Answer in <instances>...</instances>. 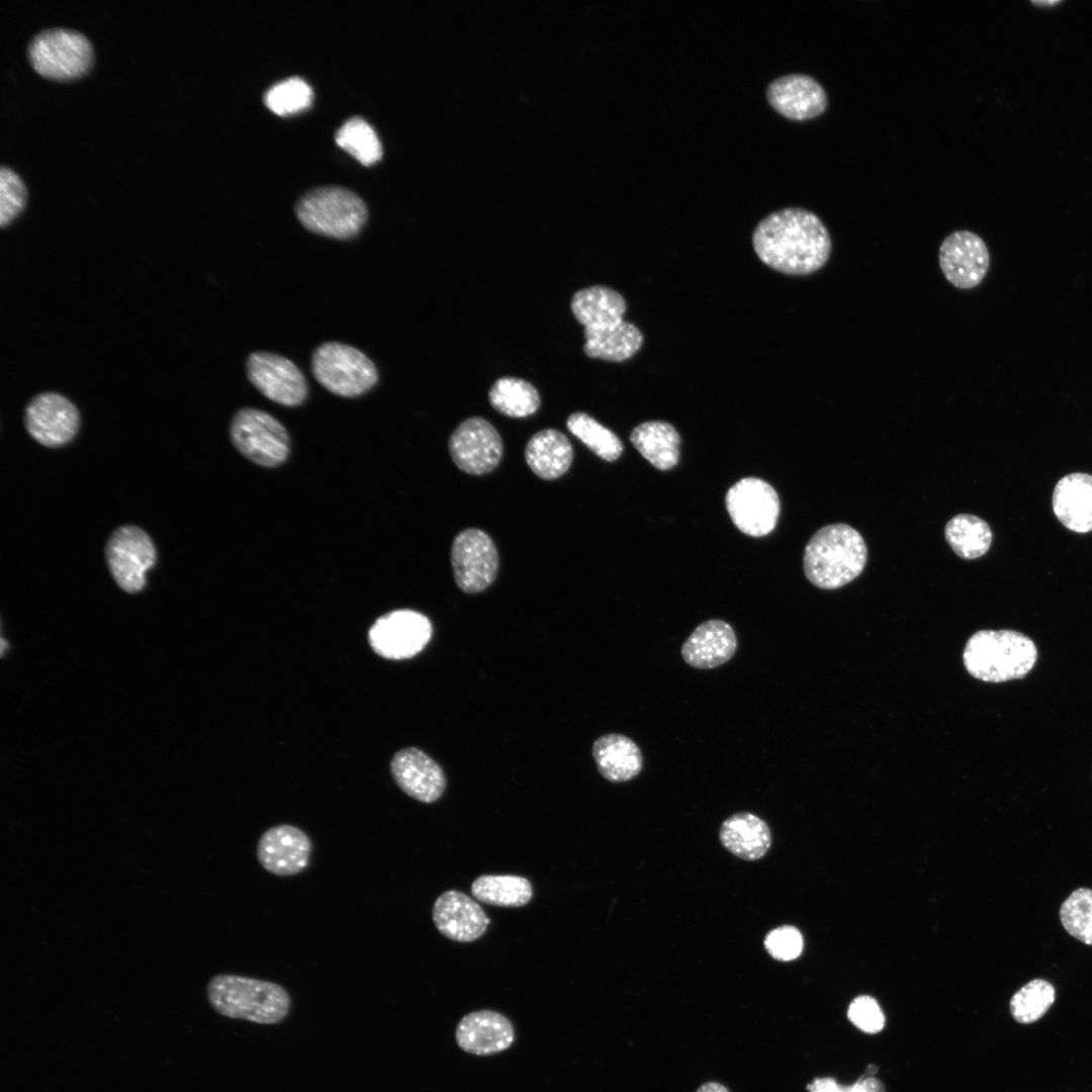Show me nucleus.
<instances>
[{"label":"nucleus","mask_w":1092,"mask_h":1092,"mask_svg":"<svg viewBox=\"0 0 1092 1092\" xmlns=\"http://www.w3.org/2000/svg\"><path fill=\"white\" fill-rule=\"evenodd\" d=\"M752 244L758 258L788 275H807L828 261L832 242L821 218L796 206L775 210L755 226Z\"/></svg>","instance_id":"obj_1"},{"label":"nucleus","mask_w":1092,"mask_h":1092,"mask_svg":"<svg viewBox=\"0 0 1092 1092\" xmlns=\"http://www.w3.org/2000/svg\"><path fill=\"white\" fill-rule=\"evenodd\" d=\"M867 556V545L858 531L847 524H831L819 529L806 544L803 568L815 586L835 589L861 573Z\"/></svg>","instance_id":"obj_2"},{"label":"nucleus","mask_w":1092,"mask_h":1092,"mask_svg":"<svg viewBox=\"0 0 1092 1092\" xmlns=\"http://www.w3.org/2000/svg\"><path fill=\"white\" fill-rule=\"evenodd\" d=\"M206 996L218 1014L259 1024L283 1021L291 1006L289 993L281 985L231 974L212 977Z\"/></svg>","instance_id":"obj_3"},{"label":"nucleus","mask_w":1092,"mask_h":1092,"mask_svg":"<svg viewBox=\"0 0 1092 1092\" xmlns=\"http://www.w3.org/2000/svg\"><path fill=\"white\" fill-rule=\"evenodd\" d=\"M964 665L977 679L1004 682L1025 677L1037 660V647L1015 630H980L964 649Z\"/></svg>","instance_id":"obj_4"},{"label":"nucleus","mask_w":1092,"mask_h":1092,"mask_svg":"<svg viewBox=\"0 0 1092 1092\" xmlns=\"http://www.w3.org/2000/svg\"><path fill=\"white\" fill-rule=\"evenodd\" d=\"M298 221L307 231L335 240H350L359 235L368 209L355 192L335 185L312 188L295 204Z\"/></svg>","instance_id":"obj_5"},{"label":"nucleus","mask_w":1092,"mask_h":1092,"mask_svg":"<svg viewBox=\"0 0 1092 1092\" xmlns=\"http://www.w3.org/2000/svg\"><path fill=\"white\" fill-rule=\"evenodd\" d=\"M310 369L324 388L342 397L363 395L379 381L377 367L364 352L338 341L324 342L313 350Z\"/></svg>","instance_id":"obj_6"},{"label":"nucleus","mask_w":1092,"mask_h":1092,"mask_svg":"<svg viewBox=\"0 0 1092 1092\" xmlns=\"http://www.w3.org/2000/svg\"><path fill=\"white\" fill-rule=\"evenodd\" d=\"M31 67L41 76L67 80L83 75L93 60L92 46L81 32L51 27L36 32L27 44Z\"/></svg>","instance_id":"obj_7"},{"label":"nucleus","mask_w":1092,"mask_h":1092,"mask_svg":"<svg viewBox=\"0 0 1092 1092\" xmlns=\"http://www.w3.org/2000/svg\"><path fill=\"white\" fill-rule=\"evenodd\" d=\"M230 435L241 454L260 466H277L289 454V436L285 427L262 410H239L233 417Z\"/></svg>","instance_id":"obj_8"},{"label":"nucleus","mask_w":1092,"mask_h":1092,"mask_svg":"<svg viewBox=\"0 0 1092 1092\" xmlns=\"http://www.w3.org/2000/svg\"><path fill=\"white\" fill-rule=\"evenodd\" d=\"M725 505L736 528L752 537L771 533L781 510L775 488L757 477H744L734 483L726 493Z\"/></svg>","instance_id":"obj_9"},{"label":"nucleus","mask_w":1092,"mask_h":1092,"mask_svg":"<svg viewBox=\"0 0 1092 1092\" xmlns=\"http://www.w3.org/2000/svg\"><path fill=\"white\" fill-rule=\"evenodd\" d=\"M251 384L268 399L298 406L308 396V383L299 367L290 359L268 351L249 354L245 364Z\"/></svg>","instance_id":"obj_10"},{"label":"nucleus","mask_w":1092,"mask_h":1092,"mask_svg":"<svg viewBox=\"0 0 1092 1092\" xmlns=\"http://www.w3.org/2000/svg\"><path fill=\"white\" fill-rule=\"evenodd\" d=\"M432 624L428 617L414 610H395L378 618L368 632L375 653L386 659H407L429 643Z\"/></svg>","instance_id":"obj_11"},{"label":"nucleus","mask_w":1092,"mask_h":1092,"mask_svg":"<svg viewBox=\"0 0 1092 1092\" xmlns=\"http://www.w3.org/2000/svg\"><path fill=\"white\" fill-rule=\"evenodd\" d=\"M451 564L457 586L466 594L486 589L495 579L499 557L492 539L480 529L460 532L451 547Z\"/></svg>","instance_id":"obj_12"},{"label":"nucleus","mask_w":1092,"mask_h":1092,"mask_svg":"<svg viewBox=\"0 0 1092 1092\" xmlns=\"http://www.w3.org/2000/svg\"><path fill=\"white\" fill-rule=\"evenodd\" d=\"M105 554L112 577L127 593L144 588L146 572L157 558L152 539L135 526L117 528L107 541Z\"/></svg>","instance_id":"obj_13"},{"label":"nucleus","mask_w":1092,"mask_h":1092,"mask_svg":"<svg viewBox=\"0 0 1092 1092\" xmlns=\"http://www.w3.org/2000/svg\"><path fill=\"white\" fill-rule=\"evenodd\" d=\"M448 448L455 465L471 475L491 472L498 466L504 452L500 435L480 417L463 421L451 434Z\"/></svg>","instance_id":"obj_14"},{"label":"nucleus","mask_w":1092,"mask_h":1092,"mask_svg":"<svg viewBox=\"0 0 1092 1092\" xmlns=\"http://www.w3.org/2000/svg\"><path fill=\"white\" fill-rule=\"evenodd\" d=\"M24 424L35 441L48 447H59L75 437L80 416L69 398L58 392L46 391L27 403Z\"/></svg>","instance_id":"obj_15"},{"label":"nucleus","mask_w":1092,"mask_h":1092,"mask_svg":"<svg viewBox=\"0 0 1092 1092\" xmlns=\"http://www.w3.org/2000/svg\"><path fill=\"white\" fill-rule=\"evenodd\" d=\"M938 260L946 280L960 289L978 286L990 266L985 242L970 231H956L946 236L939 247Z\"/></svg>","instance_id":"obj_16"},{"label":"nucleus","mask_w":1092,"mask_h":1092,"mask_svg":"<svg viewBox=\"0 0 1092 1092\" xmlns=\"http://www.w3.org/2000/svg\"><path fill=\"white\" fill-rule=\"evenodd\" d=\"M311 850V840L304 831L293 825L280 824L261 835L257 844V858L267 872L289 877L308 867Z\"/></svg>","instance_id":"obj_17"},{"label":"nucleus","mask_w":1092,"mask_h":1092,"mask_svg":"<svg viewBox=\"0 0 1092 1092\" xmlns=\"http://www.w3.org/2000/svg\"><path fill=\"white\" fill-rule=\"evenodd\" d=\"M765 94L778 112L795 120L820 115L828 103L824 87L805 73H789L775 78L768 83Z\"/></svg>","instance_id":"obj_18"},{"label":"nucleus","mask_w":1092,"mask_h":1092,"mask_svg":"<svg viewBox=\"0 0 1092 1092\" xmlns=\"http://www.w3.org/2000/svg\"><path fill=\"white\" fill-rule=\"evenodd\" d=\"M390 771L402 792L423 803L437 801L446 788L440 764L416 747L398 750L390 761Z\"/></svg>","instance_id":"obj_19"},{"label":"nucleus","mask_w":1092,"mask_h":1092,"mask_svg":"<svg viewBox=\"0 0 1092 1092\" xmlns=\"http://www.w3.org/2000/svg\"><path fill=\"white\" fill-rule=\"evenodd\" d=\"M432 917L438 931L458 942L478 939L486 930L489 918L466 894L449 890L435 901Z\"/></svg>","instance_id":"obj_20"},{"label":"nucleus","mask_w":1092,"mask_h":1092,"mask_svg":"<svg viewBox=\"0 0 1092 1092\" xmlns=\"http://www.w3.org/2000/svg\"><path fill=\"white\" fill-rule=\"evenodd\" d=\"M732 626L719 619L701 623L681 646L685 662L698 669H711L730 660L737 649Z\"/></svg>","instance_id":"obj_21"},{"label":"nucleus","mask_w":1092,"mask_h":1092,"mask_svg":"<svg viewBox=\"0 0 1092 1092\" xmlns=\"http://www.w3.org/2000/svg\"><path fill=\"white\" fill-rule=\"evenodd\" d=\"M456 1040L465 1052L488 1056L507 1050L515 1033L511 1021L492 1010L474 1011L465 1015L456 1028Z\"/></svg>","instance_id":"obj_22"},{"label":"nucleus","mask_w":1092,"mask_h":1092,"mask_svg":"<svg viewBox=\"0 0 1092 1092\" xmlns=\"http://www.w3.org/2000/svg\"><path fill=\"white\" fill-rule=\"evenodd\" d=\"M1053 510L1058 520L1076 533L1092 531V475L1070 473L1054 489Z\"/></svg>","instance_id":"obj_23"},{"label":"nucleus","mask_w":1092,"mask_h":1092,"mask_svg":"<svg viewBox=\"0 0 1092 1092\" xmlns=\"http://www.w3.org/2000/svg\"><path fill=\"white\" fill-rule=\"evenodd\" d=\"M719 839L726 850L748 861L760 859L771 846L767 823L750 812H738L725 819Z\"/></svg>","instance_id":"obj_24"},{"label":"nucleus","mask_w":1092,"mask_h":1092,"mask_svg":"<svg viewBox=\"0 0 1092 1092\" xmlns=\"http://www.w3.org/2000/svg\"><path fill=\"white\" fill-rule=\"evenodd\" d=\"M592 754L601 776L611 783H625L637 777L643 767L639 746L628 736L609 733L597 738Z\"/></svg>","instance_id":"obj_25"},{"label":"nucleus","mask_w":1092,"mask_h":1092,"mask_svg":"<svg viewBox=\"0 0 1092 1092\" xmlns=\"http://www.w3.org/2000/svg\"><path fill=\"white\" fill-rule=\"evenodd\" d=\"M525 459L537 476L545 480H553L569 469L573 459V448L568 438L560 431L544 429L528 441Z\"/></svg>","instance_id":"obj_26"},{"label":"nucleus","mask_w":1092,"mask_h":1092,"mask_svg":"<svg viewBox=\"0 0 1092 1092\" xmlns=\"http://www.w3.org/2000/svg\"><path fill=\"white\" fill-rule=\"evenodd\" d=\"M570 307L584 329H600L622 322L627 304L616 290L595 285L578 290L571 299Z\"/></svg>","instance_id":"obj_27"},{"label":"nucleus","mask_w":1092,"mask_h":1092,"mask_svg":"<svg viewBox=\"0 0 1092 1092\" xmlns=\"http://www.w3.org/2000/svg\"><path fill=\"white\" fill-rule=\"evenodd\" d=\"M630 442L658 470H669L678 463L680 436L667 422L648 421L636 426Z\"/></svg>","instance_id":"obj_28"},{"label":"nucleus","mask_w":1092,"mask_h":1092,"mask_svg":"<svg viewBox=\"0 0 1092 1092\" xmlns=\"http://www.w3.org/2000/svg\"><path fill=\"white\" fill-rule=\"evenodd\" d=\"M584 338L583 351L588 357L612 362L631 358L643 343L640 330L625 321L605 328L584 329Z\"/></svg>","instance_id":"obj_29"},{"label":"nucleus","mask_w":1092,"mask_h":1092,"mask_svg":"<svg viewBox=\"0 0 1092 1092\" xmlns=\"http://www.w3.org/2000/svg\"><path fill=\"white\" fill-rule=\"evenodd\" d=\"M471 894L479 902L499 907H522L533 896L530 881L516 875H483L471 885Z\"/></svg>","instance_id":"obj_30"},{"label":"nucleus","mask_w":1092,"mask_h":1092,"mask_svg":"<svg viewBox=\"0 0 1092 1092\" xmlns=\"http://www.w3.org/2000/svg\"><path fill=\"white\" fill-rule=\"evenodd\" d=\"M944 536L954 553L964 559H976L987 553L992 543V531L981 518L960 514L945 525Z\"/></svg>","instance_id":"obj_31"},{"label":"nucleus","mask_w":1092,"mask_h":1092,"mask_svg":"<svg viewBox=\"0 0 1092 1092\" xmlns=\"http://www.w3.org/2000/svg\"><path fill=\"white\" fill-rule=\"evenodd\" d=\"M488 399L495 411L511 418L529 417L540 406V395L535 386L516 377L497 379L489 390Z\"/></svg>","instance_id":"obj_32"},{"label":"nucleus","mask_w":1092,"mask_h":1092,"mask_svg":"<svg viewBox=\"0 0 1092 1092\" xmlns=\"http://www.w3.org/2000/svg\"><path fill=\"white\" fill-rule=\"evenodd\" d=\"M566 427L574 437L605 461H615L623 452L619 437L585 413L571 414L566 420Z\"/></svg>","instance_id":"obj_33"},{"label":"nucleus","mask_w":1092,"mask_h":1092,"mask_svg":"<svg viewBox=\"0 0 1092 1092\" xmlns=\"http://www.w3.org/2000/svg\"><path fill=\"white\" fill-rule=\"evenodd\" d=\"M337 144L364 165H372L382 155V147L374 128L362 117L347 119L337 130Z\"/></svg>","instance_id":"obj_34"},{"label":"nucleus","mask_w":1092,"mask_h":1092,"mask_svg":"<svg viewBox=\"0 0 1092 1092\" xmlns=\"http://www.w3.org/2000/svg\"><path fill=\"white\" fill-rule=\"evenodd\" d=\"M1056 991L1046 980L1033 979L1021 987L1010 1000L1013 1018L1022 1024L1042 1017L1055 1001Z\"/></svg>","instance_id":"obj_35"},{"label":"nucleus","mask_w":1092,"mask_h":1092,"mask_svg":"<svg viewBox=\"0 0 1092 1092\" xmlns=\"http://www.w3.org/2000/svg\"><path fill=\"white\" fill-rule=\"evenodd\" d=\"M1060 920L1070 935L1092 945V890H1074L1061 905Z\"/></svg>","instance_id":"obj_36"},{"label":"nucleus","mask_w":1092,"mask_h":1092,"mask_svg":"<svg viewBox=\"0 0 1092 1092\" xmlns=\"http://www.w3.org/2000/svg\"><path fill=\"white\" fill-rule=\"evenodd\" d=\"M311 87L300 77H290L271 86L264 95L266 106L279 115L299 112L312 101Z\"/></svg>","instance_id":"obj_37"},{"label":"nucleus","mask_w":1092,"mask_h":1092,"mask_svg":"<svg viewBox=\"0 0 1092 1092\" xmlns=\"http://www.w3.org/2000/svg\"><path fill=\"white\" fill-rule=\"evenodd\" d=\"M25 187L21 178L10 168L0 167V225L10 223L23 209Z\"/></svg>","instance_id":"obj_38"},{"label":"nucleus","mask_w":1092,"mask_h":1092,"mask_svg":"<svg viewBox=\"0 0 1092 1092\" xmlns=\"http://www.w3.org/2000/svg\"><path fill=\"white\" fill-rule=\"evenodd\" d=\"M763 945L772 959L780 962H790L800 957L804 941L797 927L781 925L766 933Z\"/></svg>","instance_id":"obj_39"},{"label":"nucleus","mask_w":1092,"mask_h":1092,"mask_svg":"<svg viewBox=\"0 0 1092 1092\" xmlns=\"http://www.w3.org/2000/svg\"><path fill=\"white\" fill-rule=\"evenodd\" d=\"M847 1017L854 1026L869 1034L880 1032L885 1025V1015L880 1005L868 995L857 996L850 1002Z\"/></svg>","instance_id":"obj_40"},{"label":"nucleus","mask_w":1092,"mask_h":1092,"mask_svg":"<svg viewBox=\"0 0 1092 1092\" xmlns=\"http://www.w3.org/2000/svg\"><path fill=\"white\" fill-rule=\"evenodd\" d=\"M808 1092H885L880 1080L862 1077L850 1086L840 1085L831 1077L815 1078L807 1086Z\"/></svg>","instance_id":"obj_41"},{"label":"nucleus","mask_w":1092,"mask_h":1092,"mask_svg":"<svg viewBox=\"0 0 1092 1092\" xmlns=\"http://www.w3.org/2000/svg\"><path fill=\"white\" fill-rule=\"evenodd\" d=\"M696 1092H729V1090L721 1083L706 1082Z\"/></svg>","instance_id":"obj_42"},{"label":"nucleus","mask_w":1092,"mask_h":1092,"mask_svg":"<svg viewBox=\"0 0 1092 1092\" xmlns=\"http://www.w3.org/2000/svg\"><path fill=\"white\" fill-rule=\"evenodd\" d=\"M877 1071H878V1067H877V1066H874V1065H870V1066L868 1067V1069H867L866 1075H867L868 1077H872V1076H874V1075H875V1074L877 1073Z\"/></svg>","instance_id":"obj_43"},{"label":"nucleus","mask_w":1092,"mask_h":1092,"mask_svg":"<svg viewBox=\"0 0 1092 1092\" xmlns=\"http://www.w3.org/2000/svg\"><path fill=\"white\" fill-rule=\"evenodd\" d=\"M1055 3H1057V1L1036 2V4H1041V5L1055 4Z\"/></svg>","instance_id":"obj_44"}]
</instances>
